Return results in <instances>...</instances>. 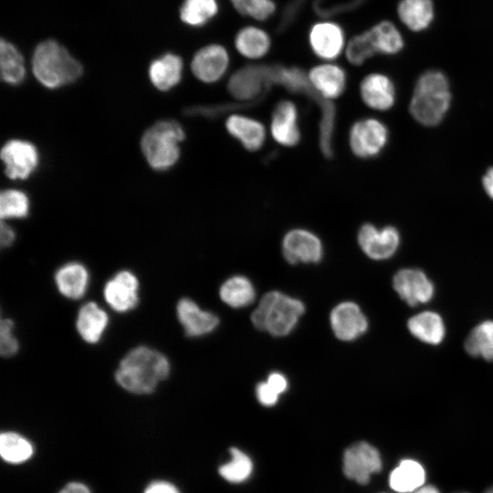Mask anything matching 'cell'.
I'll use <instances>...</instances> for the list:
<instances>
[{"mask_svg": "<svg viewBox=\"0 0 493 493\" xmlns=\"http://www.w3.org/2000/svg\"><path fill=\"white\" fill-rule=\"evenodd\" d=\"M167 357L147 346L131 350L120 362L115 380L120 386L135 394L152 393L170 373Z\"/></svg>", "mask_w": 493, "mask_h": 493, "instance_id": "cell-1", "label": "cell"}, {"mask_svg": "<svg viewBox=\"0 0 493 493\" xmlns=\"http://www.w3.org/2000/svg\"><path fill=\"white\" fill-rule=\"evenodd\" d=\"M451 98L446 75L438 70H428L416 81L409 105L410 113L420 124L435 126L445 118Z\"/></svg>", "mask_w": 493, "mask_h": 493, "instance_id": "cell-2", "label": "cell"}, {"mask_svg": "<svg viewBox=\"0 0 493 493\" xmlns=\"http://www.w3.org/2000/svg\"><path fill=\"white\" fill-rule=\"evenodd\" d=\"M32 70L43 86L57 89L79 79L83 68L66 47L55 40H46L35 48Z\"/></svg>", "mask_w": 493, "mask_h": 493, "instance_id": "cell-3", "label": "cell"}, {"mask_svg": "<svg viewBox=\"0 0 493 493\" xmlns=\"http://www.w3.org/2000/svg\"><path fill=\"white\" fill-rule=\"evenodd\" d=\"M305 312L304 304L279 291L263 296L251 315L253 325L274 336H285L292 331Z\"/></svg>", "mask_w": 493, "mask_h": 493, "instance_id": "cell-4", "label": "cell"}, {"mask_svg": "<svg viewBox=\"0 0 493 493\" xmlns=\"http://www.w3.org/2000/svg\"><path fill=\"white\" fill-rule=\"evenodd\" d=\"M185 132L175 121H161L150 127L142 135V151L148 163L163 171L173 166L180 157L179 143Z\"/></svg>", "mask_w": 493, "mask_h": 493, "instance_id": "cell-5", "label": "cell"}, {"mask_svg": "<svg viewBox=\"0 0 493 493\" xmlns=\"http://www.w3.org/2000/svg\"><path fill=\"white\" fill-rule=\"evenodd\" d=\"M273 84V65H247L229 79V94L244 104H255Z\"/></svg>", "mask_w": 493, "mask_h": 493, "instance_id": "cell-6", "label": "cell"}, {"mask_svg": "<svg viewBox=\"0 0 493 493\" xmlns=\"http://www.w3.org/2000/svg\"><path fill=\"white\" fill-rule=\"evenodd\" d=\"M388 142V129L374 118H365L354 122L350 129L349 144L352 153L359 158L377 156Z\"/></svg>", "mask_w": 493, "mask_h": 493, "instance_id": "cell-7", "label": "cell"}, {"mask_svg": "<svg viewBox=\"0 0 493 493\" xmlns=\"http://www.w3.org/2000/svg\"><path fill=\"white\" fill-rule=\"evenodd\" d=\"M382 466L379 451L367 442H358L344 452L343 472L359 484H367L372 474L381 471Z\"/></svg>", "mask_w": 493, "mask_h": 493, "instance_id": "cell-8", "label": "cell"}, {"mask_svg": "<svg viewBox=\"0 0 493 493\" xmlns=\"http://www.w3.org/2000/svg\"><path fill=\"white\" fill-rule=\"evenodd\" d=\"M38 157L36 146L23 140L8 141L1 150L5 173L14 180L28 178L38 164Z\"/></svg>", "mask_w": 493, "mask_h": 493, "instance_id": "cell-9", "label": "cell"}, {"mask_svg": "<svg viewBox=\"0 0 493 493\" xmlns=\"http://www.w3.org/2000/svg\"><path fill=\"white\" fill-rule=\"evenodd\" d=\"M358 243L362 250L372 259L391 257L400 245V234L393 226L378 229L372 224H364L358 232Z\"/></svg>", "mask_w": 493, "mask_h": 493, "instance_id": "cell-10", "label": "cell"}, {"mask_svg": "<svg viewBox=\"0 0 493 493\" xmlns=\"http://www.w3.org/2000/svg\"><path fill=\"white\" fill-rule=\"evenodd\" d=\"M309 43L318 58L325 61L334 60L345 49V34L339 24L320 21L311 26Z\"/></svg>", "mask_w": 493, "mask_h": 493, "instance_id": "cell-11", "label": "cell"}, {"mask_svg": "<svg viewBox=\"0 0 493 493\" xmlns=\"http://www.w3.org/2000/svg\"><path fill=\"white\" fill-rule=\"evenodd\" d=\"M229 63L227 49L219 44H210L194 54L191 68L194 77L202 82L215 83L226 74Z\"/></svg>", "mask_w": 493, "mask_h": 493, "instance_id": "cell-12", "label": "cell"}, {"mask_svg": "<svg viewBox=\"0 0 493 493\" xmlns=\"http://www.w3.org/2000/svg\"><path fill=\"white\" fill-rule=\"evenodd\" d=\"M393 286L399 297L412 307L430 301L435 292L432 281L416 268L399 270L393 277Z\"/></svg>", "mask_w": 493, "mask_h": 493, "instance_id": "cell-13", "label": "cell"}, {"mask_svg": "<svg viewBox=\"0 0 493 493\" xmlns=\"http://www.w3.org/2000/svg\"><path fill=\"white\" fill-rule=\"evenodd\" d=\"M103 295L113 310L121 313L130 311L139 302V280L131 271H119L105 284Z\"/></svg>", "mask_w": 493, "mask_h": 493, "instance_id": "cell-14", "label": "cell"}, {"mask_svg": "<svg viewBox=\"0 0 493 493\" xmlns=\"http://www.w3.org/2000/svg\"><path fill=\"white\" fill-rule=\"evenodd\" d=\"M284 257L291 264L298 262L317 263L322 257V244L320 238L306 229L288 231L282 241Z\"/></svg>", "mask_w": 493, "mask_h": 493, "instance_id": "cell-15", "label": "cell"}, {"mask_svg": "<svg viewBox=\"0 0 493 493\" xmlns=\"http://www.w3.org/2000/svg\"><path fill=\"white\" fill-rule=\"evenodd\" d=\"M330 326L335 336L344 341L362 336L368 328V321L360 307L351 301L338 304L330 312Z\"/></svg>", "mask_w": 493, "mask_h": 493, "instance_id": "cell-16", "label": "cell"}, {"mask_svg": "<svg viewBox=\"0 0 493 493\" xmlns=\"http://www.w3.org/2000/svg\"><path fill=\"white\" fill-rule=\"evenodd\" d=\"M297 106L290 100L279 101L271 116L270 131L273 139L282 146L293 147L300 141Z\"/></svg>", "mask_w": 493, "mask_h": 493, "instance_id": "cell-17", "label": "cell"}, {"mask_svg": "<svg viewBox=\"0 0 493 493\" xmlns=\"http://www.w3.org/2000/svg\"><path fill=\"white\" fill-rule=\"evenodd\" d=\"M308 79L315 92L328 100L339 98L344 92L347 84L344 69L333 63L313 67L308 74Z\"/></svg>", "mask_w": 493, "mask_h": 493, "instance_id": "cell-18", "label": "cell"}, {"mask_svg": "<svg viewBox=\"0 0 493 493\" xmlns=\"http://www.w3.org/2000/svg\"><path fill=\"white\" fill-rule=\"evenodd\" d=\"M360 94L364 104L376 110H387L395 102L394 84L382 73L365 76L360 84Z\"/></svg>", "mask_w": 493, "mask_h": 493, "instance_id": "cell-19", "label": "cell"}, {"mask_svg": "<svg viewBox=\"0 0 493 493\" xmlns=\"http://www.w3.org/2000/svg\"><path fill=\"white\" fill-rule=\"evenodd\" d=\"M176 313L184 332L189 337H200L212 332L219 323L218 317L203 310L190 299H182L176 306Z\"/></svg>", "mask_w": 493, "mask_h": 493, "instance_id": "cell-20", "label": "cell"}, {"mask_svg": "<svg viewBox=\"0 0 493 493\" xmlns=\"http://www.w3.org/2000/svg\"><path fill=\"white\" fill-rule=\"evenodd\" d=\"M227 132L250 152L258 151L266 140V129L262 122L239 114L230 115L226 121Z\"/></svg>", "mask_w": 493, "mask_h": 493, "instance_id": "cell-21", "label": "cell"}, {"mask_svg": "<svg viewBox=\"0 0 493 493\" xmlns=\"http://www.w3.org/2000/svg\"><path fill=\"white\" fill-rule=\"evenodd\" d=\"M109 324V316L105 310L93 301L84 304L79 310L76 327L79 334L88 343L94 344L100 341Z\"/></svg>", "mask_w": 493, "mask_h": 493, "instance_id": "cell-22", "label": "cell"}, {"mask_svg": "<svg viewBox=\"0 0 493 493\" xmlns=\"http://www.w3.org/2000/svg\"><path fill=\"white\" fill-rule=\"evenodd\" d=\"M89 278V272L82 264L70 262L58 269L55 283L61 295L70 299H78L86 293Z\"/></svg>", "mask_w": 493, "mask_h": 493, "instance_id": "cell-23", "label": "cell"}, {"mask_svg": "<svg viewBox=\"0 0 493 493\" xmlns=\"http://www.w3.org/2000/svg\"><path fill=\"white\" fill-rule=\"evenodd\" d=\"M426 473L423 465L412 458L402 459L389 476L390 488L398 493H411L425 485Z\"/></svg>", "mask_w": 493, "mask_h": 493, "instance_id": "cell-24", "label": "cell"}, {"mask_svg": "<svg viewBox=\"0 0 493 493\" xmlns=\"http://www.w3.org/2000/svg\"><path fill=\"white\" fill-rule=\"evenodd\" d=\"M236 51L246 58L259 59L265 57L271 47V38L267 31L257 26L242 27L234 40Z\"/></svg>", "mask_w": 493, "mask_h": 493, "instance_id": "cell-25", "label": "cell"}, {"mask_svg": "<svg viewBox=\"0 0 493 493\" xmlns=\"http://www.w3.org/2000/svg\"><path fill=\"white\" fill-rule=\"evenodd\" d=\"M183 60L172 53L153 60L149 68V78L153 86L166 91L177 85L182 79Z\"/></svg>", "mask_w": 493, "mask_h": 493, "instance_id": "cell-26", "label": "cell"}, {"mask_svg": "<svg viewBox=\"0 0 493 493\" xmlns=\"http://www.w3.org/2000/svg\"><path fill=\"white\" fill-rule=\"evenodd\" d=\"M407 327L416 339L431 345L441 343L446 335L444 320L435 311H423L411 317Z\"/></svg>", "mask_w": 493, "mask_h": 493, "instance_id": "cell-27", "label": "cell"}, {"mask_svg": "<svg viewBox=\"0 0 493 493\" xmlns=\"http://www.w3.org/2000/svg\"><path fill=\"white\" fill-rule=\"evenodd\" d=\"M397 14L410 30L420 32L431 25L435 16L434 5L431 0H401Z\"/></svg>", "mask_w": 493, "mask_h": 493, "instance_id": "cell-28", "label": "cell"}, {"mask_svg": "<svg viewBox=\"0 0 493 493\" xmlns=\"http://www.w3.org/2000/svg\"><path fill=\"white\" fill-rule=\"evenodd\" d=\"M0 68L1 78L7 84L17 85L25 79L26 68L21 53L5 39L0 44Z\"/></svg>", "mask_w": 493, "mask_h": 493, "instance_id": "cell-29", "label": "cell"}, {"mask_svg": "<svg viewBox=\"0 0 493 493\" xmlns=\"http://www.w3.org/2000/svg\"><path fill=\"white\" fill-rule=\"evenodd\" d=\"M376 53L394 55L404 47V39L397 27L390 21H382L369 30Z\"/></svg>", "mask_w": 493, "mask_h": 493, "instance_id": "cell-30", "label": "cell"}, {"mask_svg": "<svg viewBox=\"0 0 493 493\" xmlns=\"http://www.w3.org/2000/svg\"><path fill=\"white\" fill-rule=\"evenodd\" d=\"M220 298L232 308H242L255 299V288L248 278L235 276L225 281L220 288Z\"/></svg>", "mask_w": 493, "mask_h": 493, "instance_id": "cell-31", "label": "cell"}, {"mask_svg": "<svg viewBox=\"0 0 493 493\" xmlns=\"http://www.w3.org/2000/svg\"><path fill=\"white\" fill-rule=\"evenodd\" d=\"M465 349L473 357L493 362V320H485L477 325L467 336Z\"/></svg>", "mask_w": 493, "mask_h": 493, "instance_id": "cell-32", "label": "cell"}, {"mask_svg": "<svg viewBox=\"0 0 493 493\" xmlns=\"http://www.w3.org/2000/svg\"><path fill=\"white\" fill-rule=\"evenodd\" d=\"M218 12L217 0H184L180 9V18L186 25L201 26Z\"/></svg>", "mask_w": 493, "mask_h": 493, "instance_id": "cell-33", "label": "cell"}, {"mask_svg": "<svg viewBox=\"0 0 493 493\" xmlns=\"http://www.w3.org/2000/svg\"><path fill=\"white\" fill-rule=\"evenodd\" d=\"M0 454L5 461L19 464L31 457L33 446L24 436L14 432H5L0 436Z\"/></svg>", "mask_w": 493, "mask_h": 493, "instance_id": "cell-34", "label": "cell"}, {"mask_svg": "<svg viewBox=\"0 0 493 493\" xmlns=\"http://www.w3.org/2000/svg\"><path fill=\"white\" fill-rule=\"evenodd\" d=\"M30 203L22 191L7 189L0 195V215L4 219L25 218L29 214Z\"/></svg>", "mask_w": 493, "mask_h": 493, "instance_id": "cell-35", "label": "cell"}, {"mask_svg": "<svg viewBox=\"0 0 493 493\" xmlns=\"http://www.w3.org/2000/svg\"><path fill=\"white\" fill-rule=\"evenodd\" d=\"M231 460L221 466L219 474L232 483L243 482L250 476L253 468L250 458L237 448H231Z\"/></svg>", "mask_w": 493, "mask_h": 493, "instance_id": "cell-36", "label": "cell"}, {"mask_svg": "<svg viewBox=\"0 0 493 493\" xmlns=\"http://www.w3.org/2000/svg\"><path fill=\"white\" fill-rule=\"evenodd\" d=\"M375 54L376 50L368 30L352 37L345 47L346 58L354 66L362 65Z\"/></svg>", "mask_w": 493, "mask_h": 493, "instance_id": "cell-37", "label": "cell"}, {"mask_svg": "<svg viewBox=\"0 0 493 493\" xmlns=\"http://www.w3.org/2000/svg\"><path fill=\"white\" fill-rule=\"evenodd\" d=\"M229 1L238 13L257 21L268 19L276 11V4L273 0Z\"/></svg>", "mask_w": 493, "mask_h": 493, "instance_id": "cell-38", "label": "cell"}, {"mask_svg": "<svg viewBox=\"0 0 493 493\" xmlns=\"http://www.w3.org/2000/svg\"><path fill=\"white\" fill-rule=\"evenodd\" d=\"M14 322L10 319H2L0 324V353L3 357H11L15 355L19 343L13 334Z\"/></svg>", "mask_w": 493, "mask_h": 493, "instance_id": "cell-39", "label": "cell"}, {"mask_svg": "<svg viewBox=\"0 0 493 493\" xmlns=\"http://www.w3.org/2000/svg\"><path fill=\"white\" fill-rule=\"evenodd\" d=\"M256 393L260 404L266 406L276 404L279 396L267 382L259 383L257 385Z\"/></svg>", "mask_w": 493, "mask_h": 493, "instance_id": "cell-40", "label": "cell"}, {"mask_svg": "<svg viewBox=\"0 0 493 493\" xmlns=\"http://www.w3.org/2000/svg\"><path fill=\"white\" fill-rule=\"evenodd\" d=\"M144 493H180L177 488L167 481L158 480L151 483Z\"/></svg>", "mask_w": 493, "mask_h": 493, "instance_id": "cell-41", "label": "cell"}, {"mask_svg": "<svg viewBox=\"0 0 493 493\" xmlns=\"http://www.w3.org/2000/svg\"><path fill=\"white\" fill-rule=\"evenodd\" d=\"M267 383L278 394L284 393L288 388L287 378L280 372H272L268 375Z\"/></svg>", "mask_w": 493, "mask_h": 493, "instance_id": "cell-42", "label": "cell"}, {"mask_svg": "<svg viewBox=\"0 0 493 493\" xmlns=\"http://www.w3.org/2000/svg\"><path fill=\"white\" fill-rule=\"evenodd\" d=\"M16 238L14 229L5 224L4 221L1 223L0 231V243L2 247H7L13 244Z\"/></svg>", "mask_w": 493, "mask_h": 493, "instance_id": "cell-43", "label": "cell"}, {"mask_svg": "<svg viewBox=\"0 0 493 493\" xmlns=\"http://www.w3.org/2000/svg\"><path fill=\"white\" fill-rule=\"evenodd\" d=\"M482 184L487 194L493 200V166L482 177Z\"/></svg>", "mask_w": 493, "mask_h": 493, "instance_id": "cell-44", "label": "cell"}, {"mask_svg": "<svg viewBox=\"0 0 493 493\" xmlns=\"http://www.w3.org/2000/svg\"><path fill=\"white\" fill-rule=\"evenodd\" d=\"M59 493H90V491L85 485L72 482L65 486Z\"/></svg>", "mask_w": 493, "mask_h": 493, "instance_id": "cell-45", "label": "cell"}, {"mask_svg": "<svg viewBox=\"0 0 493 493\" xmlns=\"http://www.w3.org/2000/svg\"><path fill=\"white\" fill-rule=\"evenodd\" d=\"M411 493H440V491L433 485H424Z\"/></svg>", "mask_w": 493, "mask_h": 493, "instance_id": "cell-46", "label": "cell"}, {"mask_svg": "<svg viewBox=\"0 0 493 493\" xmlns=\"http://www.w3.org/2000/svg\"><path fill=\"white\" fill-rule=\"evenodd\" d=\"M484 493H493V486L488 488Z\"/></svg>", "mask_w": 493, "mask_h": 493, "instance_id": "cell-47", "label": "cell"}]
</instances>
